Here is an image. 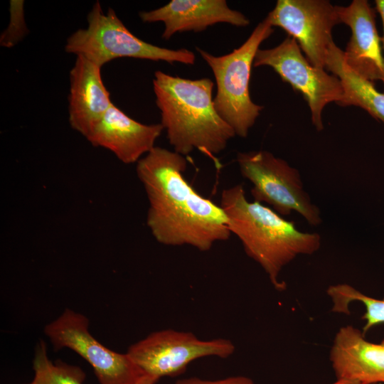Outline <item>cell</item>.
I'll list each match as a JSON object with an SVG mask.
<instances>
[{"mask_svg":"<svg viewBox=\"0 0 384 384\" xmlns=\"http://www.w3.org/2000/svg\"><path fill=\"white\" fill-rule=\"evenodd\" d=\"M373 384H378V383H373Z\"/></svg>","mask_w":384,"mask_h":384,"instance_id":"24","label":"cell"},{"mask_svg":"<svg viewBox=\"0 0 384 384\" xmlns=\"http://www.w3.org/2000/svg\"><path fill=\"white\" fill-rule=\"evenodd\" d=\"M253 66L271 67L284 82L299 92L308 104L312 124L318 131L324 129V107L333 102L338 105L344 97L340 80L312 65L291 36H288L276 47L259 49Z\"/></svg>","mask_w":384,"mask_h":384,"instance_id":"8","label":"cell"},{"mask_svg":"<svg viewBox=\"0 0 384 384\" xmlns=\"http://www.w3.org/2000/svg\"><path fill=\"white\" fill-rule=\"evenodd\" d=\"M332 384H361V383L357 381L336 380V381Z\"/></svg>","mask_w":384,"mask_h":384,"instance_id":"23","label":"cell"},{"mask_svg":"<svg viewBox=\"0 0 384 384\" xmlns=\"http://www.w3.org/2000/svg\"><path fill=\"white\" fill-rule=\"evenodd\" d=\"M273 31L265 18L239 48L228 54L215 56L196 48L215 76L217 91L213 98L214 107L235 135L240 137L247 136L264 108L251 100L250 79L256 53Z\"/></svg>","mask_w":384,"mask_h":384,"instance_id":"4","label":"cell"},{"mask_svg":"<svg viewBox=\"0 0 384 384\" xmlns=\"http://www.w3.org/2000/svg\"><path fill=\"white\" fill-rule=\"evenodd\" d=\"M329 360L336 380L384 383V339L380 343L370 342L353 326H342L336 332Z\"/></svg>","mask_w":384,"mask_h":384,"instance_id":"13","label":"cell"},{"mask_svg":"<svg viewBox=\"0 0 384 384\" xmlns=\"http://www.w3.org/2000/svg\"><path fill=\"white\" fill-rule=\"evenodd\" d=\"M164 129L160 124H144L112 104L86 138L93 146L112 151L122 163H137L155 146Z\"/></svg>","mask_w":384,"mask_h":384,"instance_id":"12","label":"cell"},{"mask_svg":"<svg viewBox=\"0 0 384 384\" xmlns=\"http://www.w3.org/2000/svg\"><path fill=\"white\" fill-rule=\"evenodd\" d=\"M235 350L230 339L202 340L191 332L168 329L150 334L130 346L126 353L145 374L160 378L181 374L198 358H227Z\"/></svg>","mask_w":384,"mask_h":384,"instance_id":"7","label":"cell"},{"mask_svg":"<svg viewBox=\"0 0 384 384\" xmlns=\"http://www.w3.org/2000/svg\"><path fill=\"white\" fill-rule=\"evenodd\" d=\"M153 89L161 124L174 151L184 156L198 149L213 156L235 135L214 107L210 79L190 80L157 70Z\"/></svg>","mask_w":384,"mask_h":384,"instance_id":"3","label":"cell"},{"mask_svg":"<svg viewBox=\"0 0 384 384\" xmlns=\"http://www.w3.org/2000/svg\"><path fill=\"white\" fill-rule=\"evenodd\" d=\"M65 50L82 55L102 67L119 58H134L170 63L193 65L194 53L186 49H169L147 43L134 36L110 8L105 14L96 1L87 14V26L72 33L66 41Z\"/></svg>","mask_w":384,"mask_h":384,"instance_id":"5","label":"cell"},{"mask_svg":"<svg viewBox=\"0 0 384 384\" xmlns=\"http://www.w3.org/2000/svg\"><path fill=\"white\" fill-rule=\"evenodd\" d=\"M340 23L347 25L351 36L343 51L346 65L361 78L384 85V56L375 14L366 0H353L348 6H336Z\"/></svg>","mask_w":384,"mask_h":384,"instance_id":"11","label":"cell"},{"mask_svg":"<svg viewBox=\"0 0 384 384\" xmlns=\"http://www.w3.org/2000/svg\"><path fill=\"white\" fill-rule=\"evenodd\" d=\"M69 123L87 138L113 104L105 86L101 67L77 55L70 71Z\"/></svg>","mask_w":384,"mask_h":384,"instance_id":"15","label":"cell"},{"mask_svg":"<svg viewBox=\"0 0 384 384\" xmlns=\"http://www.w3.org/2000/svg\"><path fill=\"white\" fill-rule=\"evenodd\" d=\"M44 332L55 350L68 348L86 360L100 384H134L145 374L127 353L112 351L95 339L82 314L66 309Z\"/></svg>","mask_w":384,"mask_h":384,"instance_id":"9","label":"cell"},{"mask_svg":"<svg viewBox=\"0 0 384 384\" xmlns=\"http://www.w3.org/2000/svg\"><path fill=\"white\" fill-rule=\"evenodd\" d=\"M375 9L379 13L382 22H383V36L380 38L381 41V45L383 48V53L384 56V0H375Z\"/></svg>","mask_w":384,"mask_h":384,"instance_id":"21","label":"cell"},{"mask_svg":"<svg viewBox=\"0 0 384 384\" xmlns=\"http://www.w3.org/2000/svg\"><path fill=\"white\" fill-rule=\"evenodd\" d=\"M220 207L230 233L240 239L247 255L262 267L277 291L286 289L279 279L282 269L298 255H310L320 248L319 234L300 231L293 221L274 210L248 201L241 184L223 191Z\"/></svg>","mask_w":384,"mask_h":384,"instance_id":"2","label":"cell"},{"mask_svg":"<svg viewBox=\"0 0 384 384\" xmlns=\"http://www.w3.org/2000/svg\"><path fill=\"white\" fill-rule=\"evenodd\" d=\"M185 157L154 146L137 163V175L149 200L146 224L161 244L208 251L230 236L220 207L200 195L183 176Z\"/></svg>","mask_w":384,"mask_h":384,"instance_id":"1","label":"cell"},{"mask_svg":"<svg viewBox=\"0 0 384 384\" xmlns=\"http://www.w3.org/2000/svg\"><path fill=\"white\" fill-rule=\"evenodd\" d=\"M326 69L341 81L344 97L339 106H356L384 124V93L379 92L373 82L353 71L345 63L343 51L335 43L329 48Z\"/></svg>","mask_w":384,"mask_h":384,"instance_id":"16","label":"cell"},{"mask_svg":"<svg viewBox=\"0 0 384 384\" xmlns=\"http://www.w3.org/2000/svg\"><path fill=\"white\" fill-rule=\"evenodd\" d=\"M237 161L242 176L252 183L255 201L270 205L281 216L295 211L311 226L321 223L320 210L304 191L299 172L286 161L260 150L239 152Z\"/></svg>","mask_w":384,"mask_h":384,"instance_id":"6","label":"cell"},{"mask_svg":"<svg viewBox=\"0 0 384 384\" xmlns=\"http://www.w3.org/2000/svg\"><path fill=\"white\" fill-rule=\"evenodd\" d=\"M326 292L333 304L331 310L335 313L350 314L349 305L352 302H358L363 304L364 334L372 327L384 324V298L378 299L368 297L348 284L331 285Z\"/></svg>","mask_w":384,"mask_h":384,"instance_id":"17","label":"cell"},{"mask_svg":"<svg viewBox=\"0 0 384 384\" xmlns=\"http://www.w3.org/2000/svg\"><path fill=\"white\" fill-rule=\"evenodd\" d=\"M174 384H255V383L249 377L235 375L218 380H205L191 377L179 379Z\"/></svg>","mask_w":384,"mask_h":384,"instance_id":"20","label":"cell"},{"mask_svg":"<svg viewBox=\"0 0 384 384\" xmlns=\"http://www.w3.org/2000/svg\"><path fill=\"white\" fill-rule=\"evenodd\" d=\"M265 18L295 39L312 65L325 70L332 30L340 23L336 6L326 0H278Z\"/></svg>","mask_w":384,"mask_h":384,"instance_id":"10","label":"cell"},{"mask_svg":"<svg viewBox=\"0 0 384 384\" xmlns=\"http://www.w3.org/2000/svg\"><path fill=\"white\" fill-rule=\"evenodd\" d=\"M159 380L155 376L144 374L134 384H156Z\"/></svg>","mask_w":384,"mask_h":384,"instance_id":"22","label":"cell"},{"mask_svg":"<svg viewBox=\"0 0 384 384\" xmlns=\"http://www.w3.org/2000/svg\"><path fill=\"white\" fill-rule=\"evenodd\" d=\"M34 377L27 384H83L85 374L75 366L58 361L53 363L47 354L46 345L40 341L33 362Z\"/></svg>","mask_w":384,"mask_h":384,"instance_id":"18","label":"cell"},{"mask_svg":"<svg viewBox=\"0 0 384 384\" xmlns=\"http://www.w3.org/2000/svg\"><path fill=\"white\" fill-rule=\"evenodd\" d=\"M10 23L2 33L0 44L5 47H12L21 41L28 33L24 15L23 1H10Z\"/></svg>","mask_w":384,"mask_h":384,"instance_id":"19","label":"cell"},{"mask_svg":"<svg viewBox=\"0 0 384 384\" xmlns=\"http://www.w3.org/2000/svg\"><path fill=\"white\" fill-rule=\"evenodd\" d=\"M139 16L146 23L163 22L162 38L166 40L178 32H200L218 23L240 27L250 24L242 13L231 9L225 0H172L160 8L142 11Z\"/></svg>","mask_w":384,"mask_h":384,"instance_id":"14","label":"cell"}]
</instances>
